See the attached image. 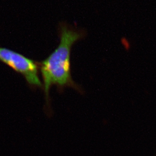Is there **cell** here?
Wrapping results in <instances>:
<instances>
[{"label":"cell","instance_id":"3","mask_svg":"<svg viewBox=\"0 0 156 156\" xmlns=\"http://www.w3.org/2000/svg\"><path fill=\"white\" fill-rule=\"evenodd\" d=\"M122 43L123 44L124 47L127 49V50H129V48H130V45H129V43L128 41V40L125 38H123L122 39Z\"/></svg>","mask_w":156,"mask_h":156},{"label":"cell","instance_id":"2","mask_svg":"<svg viewBox=\"0 0 156 156\" xmlns=\"http://www.w3.org/2000/svg\"><path fill=\"white\" fill-rule=\"evenodd\" d=\"M0 62L5 64L17 73L22 75L31 88L42 87L38 75L39 62L15 51L0 47Z\"/></svg>","mask_w":156,"mask_h":156},{"label":"cell","instance_id":"1","mask_svg":"<svg viewBox=\"0 0 156 156\" xmlns=\"http://www.w3.org/2000/svg\"><path fill=\"white\" fill-rule=\"evenodd\" d=\"M58 32L60 44L58 47L45 60L39 62L45 98L48 103L50 88L54 85L59 90L72 87L82 93V89L74 82L71 76V51L74 44L86 36V32L71 27L65 23L60 24Z\"/></svg>","mask_w":156,"mask_h":156}]
</instances>
